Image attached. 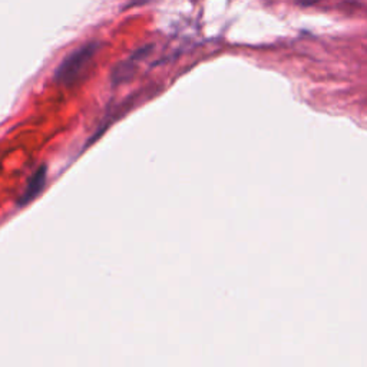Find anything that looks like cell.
Here are the masks:
<instances>
[{
	"instance_id": "6da1fadb",
	"label": "cell",
	"mask_w": 367,
	"mask_h": 367,
	"mask_svg": "<svg viewBox=\"0 0 367 367\" xmlns=\"http://www.w3.org/2000/svg\"><path fill=\"white\" fill-rule=\"evenodd\" d=\"M98 49L99 45L97 42H90L73 50L62 61L57 72H54V81L62 85H72L73 82L78 81L92 59H94Z\"/></svg>"
},
{
	"instance_id": "7a4b0ae2",
	"label": "cell",
	"mask_w": 367,
	"mask_h": 367,
	"mask_svg": "<svg viewBox=\"0 0 367 367\" xmlns=\"http://www.w3.org/2000/svg\"><path fill=\"white\" fill-rule=\"evenodd\" d=\"M45 182H46V167H41L29 179L28 187L23 191L21 199L17 201V204H19L21 207L29 204L30 201H33L42 192V190L45 188Z\"/></svg>"
},
{
	"instance_id": "3957f363",
	"label": "cell",
	"mask_w": 367,
	"mask_h": 367,
	"mask_svg": "<svg viewBox=\"0 0 367 367\" xmlns=\"http://www.w3.org/2000/svg\"><path fill=\"white\" fill-rule=\"evenodd\" d=\"M145 50H146V49H141V50H138V52L135 53V57H134V58L131 57V59H128V61L119 63V65L115 68V70H114V73H112V82H114V83L123 82L125 79H128V78H130V77L132 75V69H134V66H135L134 62L138 59L139 54L143 53Z\"/></svg>"
},
{
	"instance_id": "277c9868",
	"label": "cell",
	"mask_w": 367,
	"mask_h": 367,
	"mask_svg": "<svg viewBox=\"0 0 367 367\" xmlns=\"http://www.w3.org/2000/svg\"><path fill=\"white\" fill-rule=\"evenodd\" d=\"M296 2H297L300 6L307 8V6H313V5L319 3V2H321V0H296Z\"/></svg>"
},
{
	"instance_id": "5b68a950",
	"label": "cell",
	"mask_w": 367,
	"mask_h": 367,
	"mask_svg": "<svg viewBox=\"0 0 367 367\" xmlns=\"http://www.w3.org/2000/svg\"><path fill=\"white\" fill-rule=\"evenodd\" d=\"M150 2H154V0H131V2L128 3V6H141V5H146Z\"/></svg>"
}]
</instances>
